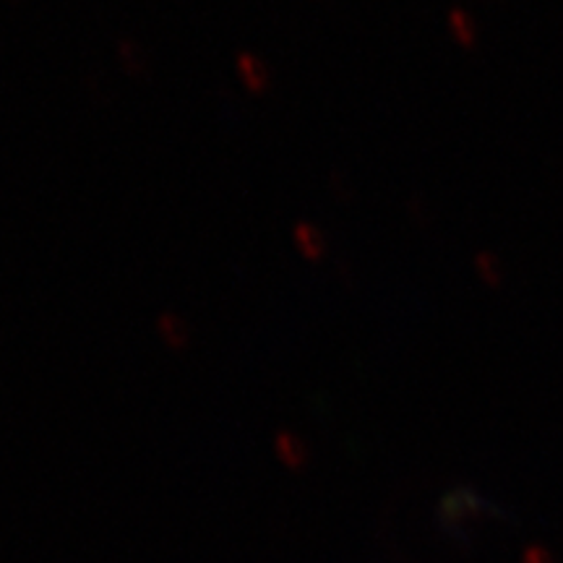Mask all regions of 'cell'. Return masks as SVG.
I'll return each mask as SVG.
<instances>
[{
    "label": "cell",
    "instance_id": "1",
    "mask_svg": "<svg viewBox=\"0 0 563 563\" xmlns=\"http://www.w3.org/2000/svg\"><path fill=\"white\" fill-rule=\"evenodd\" d=\"M452 21H454V30L462 34V40L467 42L470 45V40H473V34H470V24H467V16H464L462 11H454L452 13Z\"/></svg>",
    "mask_w": 563,
    "mask_h": 563
}]
</instances>
